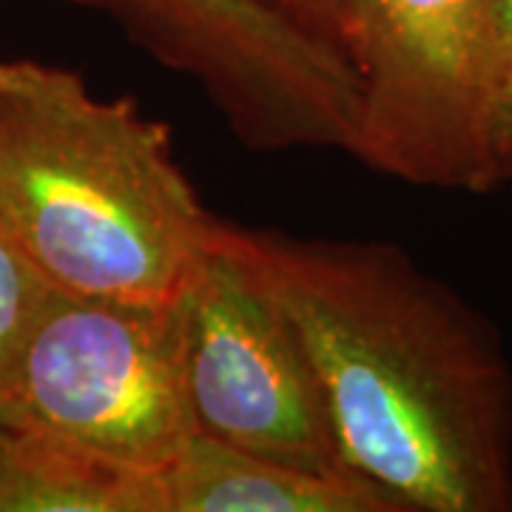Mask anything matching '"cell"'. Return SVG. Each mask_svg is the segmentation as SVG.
Instances as JSON below:
<instances>
[{
  "label": "cell",
  "instance_id": "cell-1",
  "mask_svg": "<svg viewBox=\"0 0 512 512\" xmlns=\"http://www.w3.org/2000/svg\"><path fill=\"white\" fill-rule=\"evenodd\" d=\"M217 234L299 330L353 473L407 512H512V362L484 313L390 242Z\"/></svg>",
  "mask_w": 512,
  "mask_h": 512
},
{
  "label": "cell",
  "instance_id": "cell-2",
  "mask_svg": "<svg viewBox=\"0 0 512 512\" xmlns=\"http://www.w3.org/2000/svg\"><path fill=\"white\" fill-rule=\"evenodd\" d=\"M0 222L57 291L134 302L180 299L217 228L165 123L40 60H0Z\"/></svg>",
  "mask_w": 512,
  "mask_h": 512
},
{
  "label": "cell",
  "instance_id": "cell-3",
  "mask_svg": "<svg viewBox=\"0 0 512 512\" xmlns=\"http://www.w3.org/2000/svg\"><path fill=\"white\" fill-rule=\"evenodd\" d=\"M0 424L163 476L197 433L183 296L134 302L52 288L9 365Z\"/></svg>",
  "mask_w": 512,
  "mask_h": 512
},
{
  "label": "cell",
  "instance_id": "cell-4",
  "mask_svg": "<svg viewBox=\"0 0 512 512\" xmlns=\"http://www.w3.org/2000/svg\"><path fill=\"white\" fill-rule=\"evenodd\" d=\"M345 55L359 163L424 188H498L487 131L510 52L495 0H353Z\"/></svg>",
  "mask_w": 512,
  "mask_h": 512
},
{
  "label": "cell",
  "instance_id": "cell-5",
  "mask_svg": "<svg viewBox=\"0 0 512 512\" xmlns=\"http://www.w3.org/2000/svg\"><path fill=\"white\" fill-rule=\"evenodd\" d=\"M117 20L143 52L200 86L242 146L353 157L359 74L262 0H74Z\"/></svg>",
  "mask_w": 512,
  "mask_h": 512
},
{
  "label": "cell",
  "instance_id": "cell-6",
  "mask_svg": "<svg viewBox=\"0 0 512 512\" xmlns=\"http://www.w3.org/2000/svg\"><path fill=\"white\" fill-rule=\"evenodd\" d=\"M183 311L197 433L299 470L353 473L299 330L217 228Z\"/></svg>",
  "mask_w": 512,
  "mask_h": 512
},
{
  "label": "cell",
  "instance_id": "cell-7",
  "mask_svg": "<svg viewBox=\"0 0 512 512\" xmlns=\"http://www.w3.org/2000/svg\"><path fill=\"white\" fill-rule=\"evenodd\" d=\"M163 512H407L359 473H311L194 433L160 476Z\"/></svg>",
  "mask_w": 512,
  "mask_h": 512
},
{
  "label": "cell",
  "instance_id": "cell-8",
  "mask_svg": "<svg viewBox=\"0 0 512 512\" xmlns=\"http://www.w3.org/2000/svg\"><path fill=\"white\" fill-rule=\"evenodd\" d=\"M0 512H163L160 476L0 424Z\"/></svg>",
  "mask_w": 512,
  "mask_h": 512
},
{
  "label": "cell",
  "instance_id": "cell-9",
  "mask_svg": "<svg viewBox=\"0 0 512 512\" xmlns=\"http://www.w3.org/2000/svg\"><path fill=\"white\" fill-rule=\"evenodd\" d=\"M49 291L52 285L40 276L0 222V390L18 353L20 339Z\"/></svg>",
  "mask_w": 512,
  "mask_h": 512
},
{
  "label": "cell",
  "instance_id": "cell-10",
  "mask_svg": "<svg viewBox=\"0 0 512 512\" xmlns=\"http://www.w3.org/2000/svg\"><path fill=\"white\" fill-rule=\"evenodd\" d=\"M262 3L271 6L285 20H291L305 35L316 37L319 43L345 55L353 0H262Z\"/></svg>",
  "mask_w": 512,
  "mask_h": 512
},
{
  "label": "cell",
  "instance_id": "cell-11",
  "mask_svg": "<svg viewBox=\"0 0 512 512\" xmlns=\"http://www.w3.org/2000/svg\"><path fill=\"white\" fill-rule=\"evenodd\" d=\"M490 163H493L495 183H512V55L504 66L493 111H490Z\"/></svg>",
  "mask_w": 512,
  "mask_h": 512
},
{
  "label": "cell",
  "instance_id": "cell-12",
  "mask_svg": "<svg viewBox=\"0 0 512 512\" xmlns=\"http://www.w3.org/2000/svg\"><path fill=\"white\" fill-rule=\"evenodd\" d=\"M495 15H498V26L507 43V52L512 55V0H495Z\"/></svg>",
  "mask_w": 512,
  "mask_h": 512
}]
</instances>
